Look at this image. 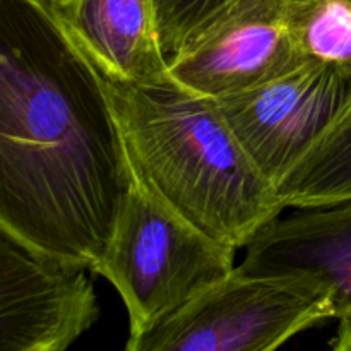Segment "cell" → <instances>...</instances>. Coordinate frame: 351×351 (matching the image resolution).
<instances>
[{"instance_id": "cell-11", "label": "cell", "mask_w": 351, "mask_h": 351, "mask_svg": "<svg viewBox=\"0 0 351 351\" xmlns=\"http://www.w3.org/2000/svg\"><path fill=\"white\" fill-rule=\"evenodd\" d=\"M288 24L302 62L329 65L351 79V0H291Z\"/></svg>"}, {"instance_id": "cell-6", "label": "cell", "mask_w": 351, "mask_h": 351, "mask_svg": "<svg viewBox=\"0 0 351 351\" xmlns=\"http://www.w3.org/2000/svg\"><path fill=\"white\" fill-rule=\"evenodd\" d=\"M86 264L0 226V350L64 351L99 317Z\"/></svg>"}, {"instance_id": "cell-12", "label": "cell", "mask_w": 351, "mask_h": 351, "mask_svg": "<svg viewBox=\"0 0 351 351\" xmlns=\"http://www.w3.org/2000/svg\"><path fill=\"white\" fill-rule=\"evenodd\" d=\"M228 0H153L160 43L168 60Z\"/></svg>"}, {"instance_id": "cell-9", "label": "cell", "mask_w": 351, "mask_h": 351, "mask_svg": "<svg viewBox=\"0 0 351 351\" xmlns=\"http://www.w3.org/2000/svg\"><path fill=\"white\" fill-rule=\"evenodd\" d=\"M69 36L106 81L167 77L153 0H48Z\"/></svg>"}, {"instance_id": "cell-8", "label": "cell", "mask_w": 351, "mask_h": 351, "mask_svg": "<svg viewBox=\"0 0 351 351\" xmlns=\"http://www.w3.org/2000/svg\"><path fill=\"white\" fill-rule=\"evenodd\" d=\"M237 271L308 278L328 291L336 319H351V199L273 219L247 245Z\"/></svg>"}, {"instance_id": "cell-7", "label": "cell", "mask_w": 351, "mask_h": 351, "mask_svg": "<svg viewBox=\"0 0 351 351\" xmlns=\"http://www.w3.org/2000/svg\"><path fill=\"white\" fill-rule=\"evenodd\" d=\"M291 0H228L168 60L185 88L218 99L293 71L304 62L291 40Z\"/></svg>"}, {"instance_id": "cell-1", "label": "cell", "mask_w": 351, "mask_h": 351, "mask_svg": "<svg viewBox=\"0 0 351 351\" xmlns=\"http://www.w3.org/2000/svg\"><path fill=\"white\" fill-rule=\"evenodd\" d=\"M132 185L95 64L48 0H0V226L96 273Z\"/></svg>"}, {"instance_id": "cell-5", "label": "cell", "mask_w": 351, "mask_h": 351, "mask_svg": "<svg viewBox=\"0 0 351 351\" xmlns=\"http://www.w3.org/2000/svg\"><path fill=\"white\" fill-rule=\"evenodd\" d=\"M216 101L243 149L276 187L351 105V79L329 65L304 62Z\"/></svg>"}, {"instance_id": "cell-3", "label": "cell", "mask_w": 351, "mask_h": 351, "mask_svg": "<svg viewBox=\"0 0 351 351\" xmlns=\"http://www.w3.org/2000/svg\"><path fill=\"white\" fill-rule=\"evenodd\" d=\"M235 252L134 180L96 274L122 297L134 338L228 278Z\"/></svg>"}, {"instance_id": "cell-2", "label": "cell", "mask_w": 351, "mask_h": 351, "mask_svg": "<svg viewBox=\"0 0 351 351\" xmlns=\"http://www.w3.org/2000/svg\"><path fill=\"white\" fill-rule=\"evenodd\" d=\"M105 79V77H103ZM134 180L230 247H247L280 218L276 187L256 167L218 101L171 75L106 81Z\"/></svg>"}, {"instance_id": "cell-13", "label": "cell", "mask_w": 351, "mask_h": 351, "mask_svg": "<svg viewBox=\"0 0 351 351\" xmlns=\"http://www.w3.org/2000/svg\"><path fill=\"white\" fill-rule=\"evenodd\" d=\"M332 350L336 351H351V319H339V328L335 339L331 341Z\"/></svg>"}, {"instance_id": "cell-4", "label": "cell", "mask_w": 351, "mask_h": 351, "mask_svg": "<svg viewBox=\"0 0 351 351\" xmlns=\"http://www.w3.org/2000/svg\"><path fill=\"white\" fill-rule=\"evenodd\" d=\"M335 317L328 291L304 276H249L233 271L129 338V351H271Z\"/></svg>"}, {"instance_id": "cell-10", "label": "cell", "mask_w": 351, "mask_h": 351, "mask_svg": "<svg viewBox=\"0 0 351 351\" xmlns=\"http://www.w3.org/2000/svg\"><path fill=\"white\" fill-rule=\"evenodd\" d=\"M285 208H319L351 199V105L276 185Z\"/></svg>"}]
</instances>
